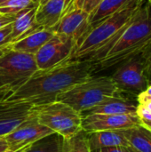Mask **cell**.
I'll use <instances>...</instances> for the list:
<instances>
[{
	"mask_svg": "<svg viewBox=\"0 0 151 152\" xmlns=\"http://www.w3.org/2000/svg\"><path fill=\"white\" fill-rule=\"evenodd\" d=\"M94 73L88 61H69L46 70H37L6 102H23L42 105L56 102L58 96Z\"/></svg>",
	"mask_w": 151,
	"mask_h": 152,
	"instance_id": "obj_1",
	"label": "cell"
},
{
	"mask_svg": "<svg viewBox=\"0 0 151 152\" xmlns=\"http://www.w3.org/2000/svg\"><path fill=\"white\" fill-rule=\"evenodd\" d=\"M145 3L146 0H133L93 28L69 61H88L95 63L102 59Z\"/></svg>",
	"mask_w": 151,
	"mask_h": 152,
	"instance_id": "obj_2",
	"label": "cell"
},
{
	"mask_svg": "<svg viewBox=\"0 0 151 152\" xmlns=\"http://www.w3.org/2000/svg\"><path fill=\"white\" fill-rule=\"evenodd\" d=\"M151 42V7L144 4L105 56L92 63L94 72L105 70L141 54Z\"/></svg>",
	"mask_w": 151,
	"mask_h": 152,
	"instance_id": "obj_3",
	"label": "cell"
},
{
	"mask_svg": "<svg viewBox=\"0 0 151 152\" xmlns=\"http://www.w3.org/2000/svg\"><path fill=\"white\" fill-rule=\"evenodd\" d=\"M122 96L111 77L92 76L74 86L58 96V102H64L82 115L109 98Z\"/></svg>",
	"mask_w": 151,
	"mask_h": 152,
	"instance_id": "obj_4",
	"label": "cell"
},
{
	"mask_svg": "<svg viewBox=\"0 0 151 152\" xmlns=\"http://www.w3.org/2000/svg\"><path fill=\"white\" fill-rule=\"evenodd\" d=\"M32 112L40 125L59 134L64 139H69L82 130V113L64 102L56 101L34 105Z\"/></svg>",
	"mask_w": 151,
	"mask_h": 152,
	"instance_id": "obj_5",
	"label": "cell"
},
{
	"mask_svg": "<svg viewBox=\"0 0 151 152\" xmlns=\"http://www.w3.org/2000/svg\"><path fill=\"white\" fill-rule=\"evenodd\" d=\"M37 70L34 54L17 52L8 46L0 56V93L7 99Z\"/></svg>",
	"mask_w": 151,
	"mask_h": 152,
	"instance_id": "obj_6",
	"label": "cell"
},
{
	"mask_svg": "<svg viewBox=\"0 0 151 152\" xmlns=\"http://www.w3.org/2000/svg\"><path fill=\"white\" fill-rule=\"evenodd\" d=\"M117 66L110 77L122 94L125 93L138 96L150 85L142 53Z\"/></svg>",
	"mask_w": 151,
	"mask_h": 152,
	"instance_id": "obj_7",
	"label": "cell"
},
{
	"mask_svg": "<svg viewBox=\"0 0 151 152\" xmlns=\"http://www.w3.org/2000/svg\"><path fill=\"white\" fill-rule=\"evenodd\" d=\"M77 48V42L69 37L54 34L35 54L37 69L46 70L69 61Z\"/></svg>",
	"mask_w": 151,
	"mask_h": 152,
	"instance_id": "obj_8",
	"label": "cell"
},
{
	"mask_svg": "<svg viewBox=\"0 0 151 152\" xmlns=\"http://www.w3.org/2000/svg\"><path fill=\"white\" fill-rule=\"evenodd\" d=\"M141 124L137 114L122 115H84L82 130L87 134L101 131H114L129 129Z\"/></svg>",
	"mask_w": 151,
	"mask_h": 152,
	"instance_id": "obj_9",
	"label": "cell"
},
{
	"mask_svg": "<svg viewBox=\"0 0 151 152\" xmlns=\"http://www.w3.org/2000/svg\"><path fill=\"white\" fill-rule=\"evenodd\" d=\"M91 29L89 13L78 8H74L67 12L61 16L60 20L52 28H50L53 34L73 38L77 42V47Z\"/></svg>",
	"mask_w": 151,
	"mask_h": 152,
	"instance_id": "obj_10",
	"label": "cell"
},
{
	"mask_svg": "<svg viewBox=\"0 0 151 152\" xmlns=\"http://www.w3.org/2000/svg\"><path fill=\"white\" fill-rule=\"evenodd\" d=\"M53 133L54 132L40 125L32 112V115L27 120L4 136L9 145V150L6 152H14L25 146L31 145L37 140Z\"/></svg>",
	"mask_w": 151,
	"mask_h": 152,
	"instance_id": "obj_11",
	"label": "cell"
},
{
	"mask_svg": "<svg viewBox=\"0 0 151 152\" xmlns=\"http://www.w3.org/2000/svg\"><path fill=\"white\" fill-rule=\"evenodd\" d=\"M32 104L23 102H0V137H4L32 115Z\"/></svg>",
	"mask_w": 151,
	"mask_h": 152,
	"instance_id": "obj_12",
	"label": "cell"
},
{
	"mask_svg": "<svg viewBox=\"0 0 151 152\" xmlns=\"http://www.w3.org/2000/svg\"><path fill=\"white\" fill-rule=\"evenodd\" d=\"M138 103L133 100L122 96L109 98L99 105L85 112L84 115L102 114V115H122L136 114Z\"/></svg>",
	"mask_w": 151,
	"mask_h": 152,
	"instance_id": "obj_13",
	"label": "cell"
},
{
	"mask_svg": "<svg viewBox=\"0 0 151 152\" xmlns=\"http://www.w3.org/2000/svg\"><path fill=\"white\" fill-rule=\"evenodd\" d=\"M37 7L27 8L14 16V20L12 22L11 44L43 28L36 23V12Z\"/></svg>",
	"mask_w": 151,
	"mask_h": 152,
	"instance_id": "obj_14",
	"label": "cell"
},
{
	"mask_svg": "<svg viewBox=\"0 0 151 152\" xmlns=\"http://www.w3.org/2000/svg\"><path fill=\"white\" fill-rule=\"evenodd\" d=\"M126 130L101 131L88 134V142L92 152L103 148L129 146Z\"/></svg>",
	"mask_w": 151,
	"mask_h": 152,
	"instance_id": "obj_15",
	"label": "cell"
},
{
	"mask_svg": "<svg viewBox=\"0 0 151 152\" xmlns=\"http://www.w3.org/2000/svg\"><path fill=\"white\" fill-rule=\"evenodd\" d=\"M65 9V0H50L38 5L36 12V23L43 28H52L61 18Z\"/></svg>",
	"mask_w": 151,
	"mask_h": 152,
	"instance_id": "obj_16",
	"label": "cell"
},
{
	"mask_svg": "<svg viewBox=\"0 0 151 152\" xmlns=\"http://www.w3.org/2000/svg\"><path fill=\"white\" fill-rule=\"evenodd\" d=\"M54 34L46 28H41L37 31L26 36L25 37L11 44L9 48L17 52L36 54L38 50L50 39Z\"/></svg>",
	"mask_w": 151,
	"mask_h": 152,
	"instance_id": "obj_17",
	"label": "cell"
},
{
	"mask_svg": "<svg viewBox=\"0 0 151 152\" xmlns=\"http://www.w3.org/2000/svg\"><path fill=\"white\" fill-rule=\"evenodd\" d=\"M133 0H102L101 4L89 14L91 28H94L100 22L113 15Z\"/></svg>",
	"mask_w": 151,
	"mask_h": 152,
	"instance_id": "obj_18",
	"label": "cell"
},
{
	"mask_svg": "<svg viewBox=\"0 0 151 152\" xmlns=\"http://www.w3.org/2000/svg\"><path fill=\"white\" fill-rule=\"evenodd\" d=\"M129 146L135 152H151V131L141 124L126 130Z\"/></svg>",
	"mask_w": 151,
	"mask_h": 152,
	"instance_id": "obj_19",
	"label": "cell"
},
{
	"mask_svg": "<svg viewBox=\"0 0 151 152\" xmlns=\"http://www.w3.org/2000/svg\"><path fill=\"white\" fill-rule=\"evenodd\" d=\"M63 146L64 138L53 133L32 143L25 152H63Z\"/></svg>",
	"mask_w": 151,
	"mask_h": 152,
	"instance_id": "obj_20",
	"label": "cell"
},
{
	"mask_svg": "<svg viewBox=\"0 0 151 152\" xmlns=\"http://www.w3.org/2000/svg\"><path fill=\"white\" fill-rule=\"evenodd\" d=\"M63 152H92L88 142V134L81 130L74 136L64 139Z\"/></svg>",
	"mask_w": 151,
	"mask_h": 152,
	"instance_id": "obj_21",
	"label": "cell"
},
{
	"mask_svg": "<svg viewBox=\"0 0 151 152\" xmlns=\"http://www.w3.org/2000/svg\"><path fill=\"white\" fill-rule=\"evenodd\" d=\"M37 0H9L0 4V14L14 17L21 11L38 6Z\"/></svg>",
	"mask_w": 151,
	"mask_h": 152,
	"instance_id": "obj_22",
	"label": "cell"
},
{
	"mask_svg": "<svg viewBox=\"0 0 151 152\" xmlns=\"http://www.w3.org/2000/svg\"><path fill=\"white\" fill-rule=\"evenodd\" d=\"M102 0H75L64 12L63 14H65L67 12L70 11L74 8H78L83 10L84 12L87 13H91L101 2ZM62 14V15H63Z\"/></svg>",
	"mask_w": 151,
	"mask_h": 152,
	"instance_id": "obj_23",
	"label": "cell"
},
{
	"mask_svg": "<svg viewBox=\"0 0 151 152\" xmlns=\"http://www.w3.org/2000/svg\"><path fill=\"white\" fill-rule=\"evenodd\" d=\"M11 34H12V23L0 28V49L8 47L11 43Z\"/></svg>",
	"mask_w": 151,
	"mask_h": 152,
	"instance_id": "obj_24",
	"label": "cell"
},
{
	"mask_svg": "<svg viewBox=\"0 0 151 152\" xmlns=\"http://www.w3.org/2000/svg\"><path fill=\"white\" fill-rule=\"evenodd\" d=\"M142 56L143 58L145 68H146V72H147L149 80L151 84V42L146 47V49L142 53Z\"/></svg>",
	"mask_w": 151,
	"mask_h": 152,
	"instance_id": "obj_25",
	"label": "cell"
},
{
	"mask_svg": "<svg viewBox=\"0 0 151 152\" xmlns=\"http://www.w3.org/2000/svg\"><path fill=\"white\" fill-rule=\"evenodd\" d=\"M136 114L138 118H140V121H144V120L151 121V112L141 104H138L137 106Z\"/></svg>",
	"mask_w": 151,
	"mask_h": 152,
	"instance_id": "obj_26",
	"label": "cell"
},
{
	"mask_svg": "<svg viewBox=\"0 0 151 152\" xmlns=\"http://www.w3.org/2000/svg\"><path fill=\"white\" fill-rule=\"evenodd\" d=\"M93 152H135L130 146H117L111 148H103Z\"/></svg>",
	"mask_w": 151,
	"mask_h": 152,
	"instance_id": "obj_27",
	"label": "cell"
},
{
	"mask_svg": "<svg viewBox=\"0 0 151 152\" xmlns=\"http://www.w3.org/2000/svg\"><path fill=\"white\" fill-rule=\"evenodd\" d=\"M14 20V17L12 16H6V15H0V28L7 26L8 24H11Z\"/></svg>",
	"mask_w": 151,
	"mask_h": 152,
	"instance_id": "obj_28",
	"label": "cell"
},
{
	"mask_svg": "<svg viewBox=\"0 0 151 152\" xmlns=\"http://www.w3.org/2000/svg\"><path fill=\"white\" fill-rule=\"evenodd\" d=\"M145 99H151V84L148 86V88L141 93L138 96H137V102L142 101V100H145Z\"/></svg>",
	"mask_w": 151,
	"mask_h": 152,
	"instance_id": "obj_29",
	"label": "cell"
},
{
	"mask_svg": "<svg viewBox=\"0 0 151 152\" xmlns=\"http://www.w3.org/2000/svg\"><path fill=\"white\" fill-rule=\"evenodd\" d=\"M9 150V145L4 137H0V152H6Z\"/></svg>",
	"mask_w": 151,
	"mask_h": 152,
	"instance_id": "obj_30",
	"label": "cell"
},
{
	"mask_svg": "<svg viewBox=\"0 0 151 152\" xmlns=\"http://www.w3.org/2000/svg\"><path fill=\"white\" fill-rule=\"evenodd\" d=\"M138 104H141L142 106H144L147 110H149L151 112V99H145V100H142L137 102Z\"/></svg>",
	"mask_w": 151,
	"mask_h": 152,
	"instance_id": "obj_31",
	"label": "cell"
},
{
	"mask_svg": "<svg viewBox=\"0 0 151 152\" xmlns=\"http://www.w3.org/2000/svg\"><path fill=\"white\" fill-rule=\"evenodd\" d=\"M141 125L143 126L144 127L150 129L151 131V121H149V120H144V121H141Z\"/></svg>",
	"mask_w": 151,
	"mask_h": 152,
	"instance_id": "obj_32",
	"label": "cell"
},
{
	"mask_svg": "<svg viewBox=\"0 0 151 152\" xmlns=\"http://www.w3.org/2000/svg\"><path fill=\"white\" fill-rule=\"evenodd\" d=\"M29 146H30V145L25 146V147H23V148H21V149H20V150H18V151H14V152H25Z\"/></svg>",
	"mask_w": 151,
	"mask_h": 152,
	"instance_id": "obj_33",
	"label": "cell"
},
{
	"mask_svg": "<svg viewBox=\"0 0 151 152\" xmlns=\"http://www.w3.org/2000/svg\"><path fill=\"white\" fill-rule=\"evenodd\" d=\"M5 100H6V96L4 94L0 93V101H5Z\"/></svg>",
	"mask_w": 151,
	"mask_h": 152,
	"instance_id": "obj_34",
	"label": "cell"
},
{
	"mask_svg": "<svg viewBox=\"0 0 151 152\" xmlns=\"http://www.w3.org/2000/svg\"><path fill=\"white\" fill-rule=\"evenodd\" d=\"M37 1H38L39 5H41V4H44L47 3V2H48V1H50V0H37Z\"/></svg>",
	"mask_w": 151,
	"mask_h": 152,
	"instance_id": "obj_35",
	"label": "cell"
},
{
	"mask_svg": "<svg viewBox=\"0 0 151 152\" xmlns=\"http://www.w3.org/2000/svg\"><path fill=\"white\" fill-rule=\"evenodd\" d=\"M8 49V47H5V48H3V49H0V56H2L4 53V52L6 51Z\"/></svg>",
	"mask_w": 151,
	"mask_h": 152,
	"instance_id": "obj_36",
	"label": "cell"
},
{
	"mask_svg": "<svg viewBox=\"0 0 151 152\" xmlns=\"http://www.w3.org/2000/svg\"><path fill=\"white\" fill-rule=\"evenodd\" d=\"M6 1H9V0H1V1H0V4H2V3H4V2H6Z\"/></svg>",
	"mask_w": 151,
	"mask_h": 152,
	"instance_id": "obj_37",
	"label": "cell"
},
{
	"mask_svg": "<svg viewBox=\"0 0 151 152\" xmlns=\"http://www.w3.org/2000/svg\"><path fill=\"white\" fill-rule=\"evenodd\" d=\"M149 4L150 5V7H151V0H149Z\"/></svg>",
	"mask_w": 151,
	"mask_h": 152,
	"instance_id": "obj_38",
	"label": "cell"
},
{
	"mask_svg": "<svg viewBox=\"0 0 151 152\" xmlns=\"http://www.w3.org/2000/svg\"><path fill=\"white\" fill-rule=\"evenodd\" d=\"M0 1H1V0H0Z\"/></svg>",
	"mask_w": 151,
	"mask_h": 152,
	"instance_id": "obj_39",
	"label": "cell"
},
{
	"mask_svg": "<svg viewBox=\"0 0 151 152\" xmlns=\"http://www.w3.org/2000/svg\"><path fill=\"white\" fill-rule=\"evenodd\" d=\"M0 15H1V14H0Z\"/></svg>",
	"mask_w": 151,
	"mask_h": 152,
	"instance_id": "obj_40",
	"label": "cell"
}]
</instances>
